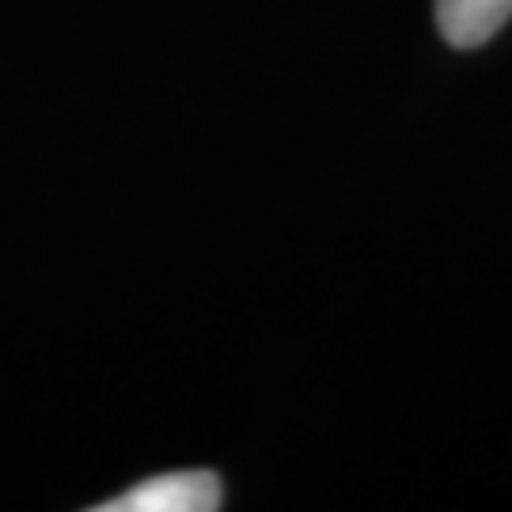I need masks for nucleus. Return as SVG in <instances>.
I'll use <instances>...</instances> for the list:
<instances>
[{
  "mask_svg": "<svg viewBox=\"0 0 512 512\" xmlns=\"http://www.w3.org/2000/svg\"><path fill=\"white\" fill-rule=\"evenodd\" d=\"M512 19V0H437V27L456 50H475Z\"/></svg>",
  "mask_w": 512,
  "mask_h": 512,
  "instance_id": "obj_2",
  "label": "nucleus"
},
{
  "mask_svg": "<svg viewBox=\"0 0 512 512\" xmlns=\"http://www.w3.org/2000/svg\"><path fill=\"white\" fill-rule=\"evenodd\" d=\"M99 512H213L220 509V478L213 471H171L126 490Z\"/></svg>",
  "mask_w": 512,
  "mask_h": 512,
  "instance_id": "obj_1",
  "label": "nucleus"
}]
</instances>
